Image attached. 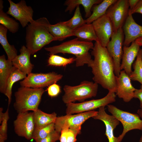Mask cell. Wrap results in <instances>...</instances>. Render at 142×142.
Segmentation results:
<instances>
[{"instance_id":"obj_20","label":"cell","mask_w":142,"mask_h":142,"mask_svg":"<svg viewBox=\"0 0 142 142\" xmlns=\"http://www.w3.org/2000/svg\"><path fill=\"white\" fill-rule=\"evenodd\" d=\"M13 67L12 61L6 59L4 55L0 56V92L4 94L8 80Z\"/></svg>"},{"instance_id":"obj_33","label":"cell","mask_w":142,"mask_h":142,"mask_svg":"<svg viewBox=\"0 0 142 142\" xmlns=\"http://www.w3.org/2000/svg\"><path fill=\"white\" fill-rule=\"evenodd\" d=\"M9 118L8 108L5 113L4 117L0 126V138L3 139L5 140L7 139V121Z\"/></svg>"},{"instance_id":"obj_11","label":"cell","mask_w":142,"mask_h":142,"mask_svg":"<svg viewBox=\"0 0 142 142\" xmlns=\"http://www.w3.org/2000/svg\"><path fill=\"white\" fill-rule=\"evenodd\" d=\"M128 0H117L107 10L106 14L111 20L114 32L122 28L128 15Z\"/></svg>"},{"instance_id":"obj_17","label":"cell","mask_w":142,"mask_h":142,"mask_svg":"<svg viewBox=\"0 0 142 142\" xmlns=\"http://www.w3.org/2000/svg\"><path fill=\"white\" fill-rule=\"evenodd\" d=\"M124 39L123 45L129 46L137 38H142V26L136 23L129 11L128 15L123 26Z\"/></svg>"},{"instance_id":"obj_42","label":"cell","mask_w":142,"mask_h":142,"mask_svg":"<svg viewBox=\"0 0 142 142\" xmlns=\"http://www.w3.org/2000/svg\"><path fill=\"white\" fill-rule=\"evenodd\" d=\"M135 41L140 46H142V38H139L136 39Z\"/></svg>"},{"instance_id":"obj_30","label":"cell","mask_w":142,"mask_h":142,"mask_svg":"<svg viewBox=\"0 0 142 142\" xmlns=\"http://www.w3.org/2000/svg\"><path fill=\"white\" fill-rule=\"evenodd\" d=\"M61 22L64 25L73 30L86 23V20L84 19L82 17L79 6L76 7L73 16L70 19Z\"/></svg>"},{"instance_id":"obj_22","label":"cell","mask_w":142,"mask_h":142,"mask_svg":"<svg viewBox=\"0 0 142 142\" xmlns=\"http://www.w3.org/2000/svg\"><path fill=\"white\" fill-rule=\"evenodd\" d=\"M73 36L80 40L92 42L98 41L97 37L92 23H86L73 30Z\"/></svg>"},{"instance_id":"obj_25","label":"cell","mask_w":142,"mask_h":142,"mask_svg":"<svg viewBox=\"0 0 142 142\" xmlns=\"http://www.w3.org/2000/svg\"><path fill=\"white\" fill-rule=\"evenodd\" d=\"M117 0H103L98 5L93 7L92 13L86 20V23H92L100 17L105 14L109 7Z\"/></svg>"},{"instance_id":"obj_21","label":"cell","mask_w":142,"mask_h":142,"mask_svg":"<svg viewBox=\"0 0 142 142\" xmlns=\"http://www.w3.org/2000/svg\"><path fill=\"white\" fill-rule=\"evenodd\" d=\"M102 0H67L64 4L67 6L65 11H69L71 13L75 8L80 5H82L84 8L85 17L88 18L91 14V10L92 7L96 4H99L102 2Z\"/></svg>"},{"instance_id":"obj_36","label":"cell","mask_w":142,"mask_h":142,"mask_svg":"<svg viewBox=\"0 0 142 142\" xmlns=\"http://www.w3.org/2000/svg\"><path fill=\"white\" fill-rule=\"evenodd\" d=\"M60 133L55 130L47 137L41 140L40 142H55L59 140Z\"/></svg>"},{"instance_id":"obj_4","label":"cell","mask_w":142,"mask_h":142,"mask_svg":"<svg viewBox=\"0 0 142 142\" xmlns=\"http://www.w3.org/2000/svg\"><path fill=\"white\" fill-rule=\"evenodd\" d=\"M45 91L43 88L21 86L14 93V108L18 113L37 110Z\"/></svg>"},{"instance_id":"obj_18","label":"cell","mask_w":142,"mask_h":142,"mask_svg":"<svg viewBox=\"0 0 142 142\" xmlns=\"http://www.w3.org/2000/svg\"><path fill=\"white\" fill-rule=\"evenodd\" d=\"M140 47L135 41L132 42L129 46H123V53L120 69L121 70H123L129 76L132 72V65L138 54Z\"/></svg>"},{"instance_id":"obj_28","label":"cell","mask_w":142,"mask_h":142,"mask_svg":"<svg viewBox=\"0 0 142 142\" xmlns=\"http://www.w3.org/2000/svg\"><path fill=\"white\" fill-rule=\"evenodd\" d=\"M3 1H0V23L12 33L17 32L19 29V24L10 18L3 10Z\"/></svg>"},{"instance_id":"obj_24","label":"cell","mask_w":142,"mask_h":142,"mask_svg":"<svg viewBox=\"0 0 142 142\" xmlns=\"http://www.w3.org/2000/svg\"><path fill=\"white\" fill-rule=\"evenodd\" d=\"M35 123V128H39L54 123L57 117L54 112L51 114L45 113L38 109L33 111Z\"/></svg>"},{"instance_id":"obj_26","label":"cell","mask_w":142,"mask_h":142,"mask_svg":"<svg viewBox=\"0 0 142 142\" xmlns=\"http://www.w3.org/2000/svg\"><path fill=\"white\" fill-rule=\"evenodd\" d=\"M8 30L0 25V43L7 55L8 59L12 61L17 55V51L14 46L10 45L8 42L7 37Z\"/></svg>"},{"instance_id":"obj_44","label":"cell","mask_w":142,"mask_h":142,"mask_svg":"<svg viewBox=\"0 0 142 142\" xmlns=\"http://www.w3.org/2000/svg\"><path fill=\"white\" fill-rule=\"evenodd\" d=\"M139 141V142H142V135L140 137Z\"/></svg>"},{"instance_id":"obj_1","label":"cell","mask_w":142,"mask_h":142,"mask_svg":"<svg viewBox=\"0 0 142 142\" xmlns=\"http://www.w3.org/2000/svg\"><path fill=\"white\" fill-rule=\"evenodd\" d=\"M94 57L88 65L92 70L93 79L109 92L116 91V76L114 73V67L113 59L106 47L95 42L91 52Z\"/></svg>"},{"instance_id":"obj_38","label":"cell","mask_w":142,"mask_h":142,"mask_svg":"<svg viewBox=\"0 0 142 142\" xmlns=\"http://www.w3.org/2000/svg\"><path fill=\"white\" fill-rule=\"evenodd\" d=\"M134 98H138L140 101V108L142 109V87L136 89L134 94Z\"/></svg>"},{"instance_id":"obj_35","label":"cell","mask_w":142,"mask_h":142,"mask_svg":"<svg viewBox=\"0 0 142 142\" xmlns=\"http://www.w3.org/2000/svg\"><path fill=\"white\" fill-rule=\"evenodd\" d=\"M47 90L48 95L52 97L57 96L61 92L60 87L56 83L48 87Z\"/></svg>"},{"instance_id":"obj_37","label":"cell","mask_w":142,"mask_h":142,"mask_svg":"<svg viewBox=\"0 0 142 142\" xmlns=\"http://www.w3.org/2000/svg\"><path fill=\"white\" fill-rule=\"evenodd\" d=\"M129 12L132 14L135 13L142 14V0H139L134 8L132 9H129Z\"/></svg>"},{"instance_id":"obj_34","label":"cell","mask_w":142,"mask_h":142,"mask_svg":"<svg viewBox=\"0 0 142 142\" xmlns=\"http://www.w3.org/2000/svg\"><path fill=\"white\" fill-rule=\"evenodd\" d=\"M80 128H69L68 129L67 142H75L77 135L81 133Z\"/></svg>"},{"instance_id":"obj_15","label":"cell","mask_w":142,"mask_h":142,"mask_svg":"<svg viewBox=\"0 0 142 142\" xmlns=\"http://www.w3.org/2000/svg\"><path fill=\"white\" fill-rule=\"evenodd\" d=\"M129 76L124 70H121L119 76H116V95L128 102L134 98L135 89L131 84Z\"/></svg>"},{"instance_id":"obj_5","label":"cell","mask_w":142,"mask_h":142,"mask_svg":"<svg viewBox=\"0 0 142 142\" xmlns=\"http://www.w3.org/2000/svg\"><path fill=\"white\" fill-rule=\"evenodd\" d=\"M98 84L95 82L83 81L75 86L65 85L63 87L64 93L62 100L66 104L78 101L83 102L85 99L95 97L97 94Z\"/></svg>"},{"instance_id":"obj_32","label":"cell","mask_w":142,"mask_h":142,"mask_svg":"<svg viewBox=\"0 0 142 142\" xmlns=\"http://www.w3.org/2000/svg\"><path fill=\"white\" fill-rule=\"evenodd\" d=\"M75 61L74 57L66 58L55 54H50L48 60V65L64 67Z\"/></svg>"},{"instance_id":"obj_29","label":"cell","mask_w":142,"mask_h":142,"mask_svg":"<svg viewBox=\"0 0 142 142\" xmlns=\"http://www.w3.org/2000/svg\"><path fill=\"white\" fill-rule=\"evenodd\" d=\"M133 66L134 70L129 77L131 80L139 82L142 87V49H140Z\"/></svg>"},{"instance_id":"obj_8","label":"cell","mask_w":142,"mask_h":142,"mask_svg":"<svg viewBox=\"0 0 142 142\" xmlns=\"http://www.w3.org/2000/svg\"><path fill=\"white\" fill-rule=\"evenodd\" d=\"M124 35L122 28L115 32L106 48L112 58L114 67V73L118 77L121 70V61L123 53V47Z\"/></svg>"},{"instance_id":"obj_16","label":"cell","mask_w":142,"mask_h":142,"mask_svg":"<svg viewBox=\"0 0 142 142\" xmlns=\"http://www.w3.org/2000/svg\"><path fill=\"white\" fill-rule=\"evenodd\" d=\"M104 106L99 108L97 115L93 118L101 120L104 123L106 128L105 135L109 142H119L117 137L114 135V131L120 121L114 116L108 114L105 111Z\"/></svg>"},{"instance_id":"obj_27","label":"cell","mask_w":142,"mask_h":142,"mask_svg":"<svg viewBox=\"0 0 142 142\" xmlns=\"http://www.w3.org/2000/svg\"><path fill=\"white\" fill-rule=\"evenodd\" d=\"M26 74L14 66L11 74L8 80L6 90L4 95L8 98V105L11 101L12 88L14 84L16 82L25 78Z\"/></svg>"},{"instance_id":"obj_10","label":"cell","mask_w":142,"mask_h":142,"mask_svg":"<svg viewBox=\"0 0 142 142\" xmlns=\"http://www.w3.org/2000/svg\"><path fill=\"white\" fill-rule=\"evenodd\" d=\"M63 75L52 72L47 73H31L20 82L21 86L32 88H43L56 83Z\"/></svg>"},{"instance_id":"obj_19","label":"cell","mask_w":142,"mask_h":142,"mask_svg":"<svg viewBox=\"0 0 142 142\" xmlns=\"http://www.w3.org/2000/svg\"><path fill=\"white\" fill-rule=\"evenodd\" d=\"M20 54L16 56L12 62L14 66L28 75L32 73L34 65L31 62V53L24 45L19 50Z\"/></svg>"},{"instance_id":"obj_7","label":"cell","mask_w":142,"mask_h":142,"mask_svg":"<svg viewBox=\"0 0 142 142\" xmlns=\"http://www.w3.org/2000/svg\"><path fill=\"white\" fill-rule=\"evenodd\" d=\"M115 93L109 92L104 97L100 99H93L79 103H70L66 104L67 114H72L89 111L103 106H107L116 101Z\"/></svg>"},{"instance_id":"obj_9","label":"cell","mask_w":142,"mask_h":142,"mask_svg":"<svg viewBox=\"0 0 142 142\" xmlns=\"http://www.w3.org/2000/svg\"><path fill=\"white\" fill-rule=\"evenodd\" d=\"M98 111L93 110L58 117L54 123L55 130L60 133L64 129L81 128L82 125L85 121L96 115Z\"/></svg>"},{"instance_id":"obj_14","label":"cell","mask_w":142,"mask_h":142,"mask_svg":"<svg viewBox=\"0 0 142 142\" xmlns=\"http://www.w3.org/2000/svg\"><path fill=\"white\" fill-rule=\"evenodd\" d=\"M98 41L102 46L106 47L114 32L113 24L106 14L92 23Z\"/></svg>"},{"instance_id":"obj_3","label":"cell","mask_w":142,"mask_h":142,"mask_svg":"<svg viewBox=\"0 0 142 142\" xmlns=\"http://www.w3.org/2000/svg\"><path fill=\"white\" fill-rule=\"evenodd\" d=\"M94 45L92 42L81 40L77 38L64 42L60 45L46 47L45 49L50 54L61 53L73 54L76 57L75 65L80 67L88 64L92 59L89 50Z\"/></svg>"},{"instance_id":"obj_39","label":"cell","mask_w":142,"mask_h":142,"mask_svg":"<svg viewBox=\"0 0 142 142\" xmlns=\"http://www.w3.org/2000/svg\"><path fill=\"white\" fill-rule=\"evenodd\" d=\"M68 129H64L61 130L59 139L60 142H67V136Z\"/></svg>"},{"instance_id":"obj_12","label":"cell","mask_w":142,"mask_h":142,"mask_svg":"<svg viewBox=\"0 0 142 142\" xmlns=\"http://www.w3.org/2000/svg\"><path fill=\"white\" fill-rule=\"evenodd\" d=\"M13 125L14 131L18 136L28 140L32 139L35 128L33 112L18 113Z\"/></svg>"},{"instance_id":"obj_40","label":"cell","mask_w":142,"mask_h":142,"mask_svg":"<svg viewBox=\"0 0 142 142\" xmlns=\"http://www.w3.org/2000/svg\"><path fill=\"white\" fill-rule=\"evenodd\" d=\"M139 0H128V2L130 9L134 8L139 2Z\"/></svg>"},{"instance_id":"obj_13","label":"cell","mask_w":142,"mask_h":142,"mask_svg":"<svg viewBox=\"0 0 142 142\" xmlns=\"http://www.w3.org/2000/svg\"><path fill=\"white\" fill-rule=\"evenodd\" d=\"M8 1L10 5L6 13L19 21L23 27L27 26L28 23L34 21L33 11L31 6L27 5L25 1L22 0L17 3L11 0Z\"/></svg>"},{"instance_id":"obj_2","label":"cell","mask_w":142,"mask_h":142,"mask_svg":"<svg viewBox=\"0 0 142 142\" xmlns=\"http://www.w3.org/2000/svg\"><path fill=\"white\" fill-rule=\"evenodd\" d=\"M50 23L45 17L34 20L26 28V47L33 55L45 45L57 40L49 32L48 26Z\"/></svg>"},{"instance_id":"obj_41","label":"cell","mask_w":142,"mask_h":142,"mask_svg":"<svg viewBox=\"0 0 142 142\" xmlns=\"http://www.w3.org/2000/svg\"><path fill=\"white\" fill-rule=\"evenodd\" d=\"M3 108H0V123L1 124L4 119L5 115V113H3Z\"/></svg>"},{"instance_id":"obj_31","label":"cell","mask_w":142,"mask_h":142,"mask_svg":"<svg viewBox=\"0 0 142 142\" xmlns=\"http://www.w3.org/2000/svg\"><path fill=\"white\" fill-rule=\"evenodd\" d=\"M55 130L54 123H51L45 126L39 128H35L32 138L36 142H40Z\"/></svg>"},{"instance_id":"obj_23","label":"cell","mask_w":142,"mask_h":142,"mask_svg":"<svg viewBox=\"0 0 142 142\" xmlns=\"http://www.w3.org/2000/svg\"><path fill=\"white\" fill-rule=\"evenodd\" d=\"M48 29L50 34L57 40L62 41L73 36V30L64 25L61 22L54 24L50 23Z\"/></svg>"},{"instance_id":"obj_6","label":"cell","mask_w":142,"mask_h":142,"mask_svg":"<svg viewBox=\"0 0 142 142\" xmlns=\"http://www.w3.org/2000/svg\"><path fill=\"white\" fill-rule=\"evenodd\" d=\"M108 111L122 124L123 130L122 133L117 137L119 142H121L126 134L134 129L142 130V120L138 114H134L121 110L114 105L107 106Z\"/></svg>"},{"instance_id":"obj_43","label":"cell","mask_w":142,"mask_h":142,"mask_svg":"<svg viewBox=\"0 0 142 142\" xmlns=\"http://www.w3.org/2000/svg\"><path fill=\"white\" fill-rule=\"evenodd\" d=\"M137 113L140 117L142 118V109H138Z\"/></svg>"}]
</instances>
